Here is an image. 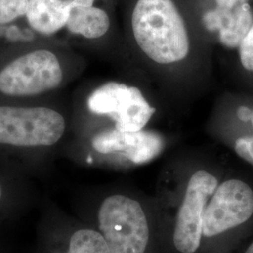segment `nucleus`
<instances>
[{
	"instance_id": "obj_12",
	"label": "nucleus",
	"mask_w": 253,
	"mask_h": 253,
	"mask_svg": "<svg viewBox=\"0 0 253 253\" xmlns=\"http://www.w3.org/2000/svg\"><path fill=\"white\" fill-rule=\"evenodd\" d=\"M63 253H111L103 236L97 229L80 228L70 236Z\"/></svg>"
},
{
	"instance_id": "obj_10",
	"label": "nucleus",
	"mask_w": 253,
	"mask_h": 253,
	"mask_svg": "<svg viewBox=\"0 0 253 253\" xmlns=\"http://www.w3.org/2000/svg\"><path fill=\"white\" fill-rule=\"evenodd\" d=\"M70 0H29L26 17L37 32L51 35L67 26Z\"/></svg>"
},
{
	"instance_id": "obj_14",
	"label": "nucleus",
	"mask_w": 253,
	"mask_h": 253,
	"mask_svg": "<svg viewBox=\"0 0 253 253\" xmlns=\"http://www.w3.org/2000/svg\"><path fill=\"white\" fill-rule=\"evenodd\" d=\"M252 126V130L245 135L236 137L233 140L232 146L235 153L246 163L253 166V109L250 118L247 119ZM246 121V120H241Z\"/></svg>"
},
{
	"instance_id": "obj_8",
	"label": "nucleus",
	"mask_w": 253,
	"mask_h": 253,
	"mask_svg": "<svg viewBox=\"0 0 253 253\" xmlns=\"http://www.w3.org/2000/svg\"><path fill=\"white\" fill-rule=\"evenodd\" d=\"M253 24L249 0H214L201 18V34L208 45L235 50Z\"/></svg>"
},
{
	"instance_id": "obj_17",
	"label": "nucleus",
	"mask_w": 253,
	"mask_h": 253,
	"mask_svg": "<svg viewBox=\"0 0 253 253\" xmlns=\"http://www.w3.org/2000/svg\"><path fill=\"white\" fill-rule=\"evenodd\" d=\"M243 253H253V241L246 248V250H245Z\"/></svg>"
},
{
	"instance_id": "obj_5",
	"label": "nucleus",
	"mask_w": 253,
	"mask_h": 253,
	"mask_svg": "<svg viewBox=\"0 0 253 253\" xmlns=\"http://www.w3.org/2000/svg\"><path fill=\"white\" fill-rule=\"evenodd\" d=\"M92 114L107 117L119 131L137 132L148 128L159 113L150 95L143 87L124 82H107L87 98Z\"/></svg>"
},
{
	"instance_id": "obj_2",
	"label": "nucleus",
	"mask_w": 253,
	"mask_h": 253,
	"mask_svg": "<svg viewBox=\"0 0 253 253\" xmlns=\"http://www.w3.org/2000/svg\"><path fill=\"white\" fill-rule=\"evenodd\" d=\"M222 179L212 161L186 156L163 171L153 197L166 253H200L208 202Z\"/></svg>"
},
{
	"instance_id": "obj_9",
	"label": "nucleus",
	"mask_w": 253,
	"mask_h": 253,
	"mask_svg": "<svg viewBox=\"0 0 253 253\" xmlns=\"http://www.w3.org/2000/svg\"><path fill=\"white\" fill-rule=\"evenodd\" d=\"M166 144L164 135L149 128L125 132L111 127L96 133L91 139L94 151L100 155H115L128 167L152 162L163 153Z\"/></svg>"
},
{
	"instance_id": "obj_15",
	"label": "nucleus",
	"mask_w": 253,
	"mask_h": 253,
	"mask_svg": "<svg viewBox=\"0 0 253 253\" xmlns=\"http://www.w3.org/2000/svg\"><path fill=\"white\" fill-rule=\"evenodd\" d=\"M239 61L245 71L253 73V24L237 48Z\"/></svg>"
},
{
	"instance_id": "obj_13",
	"label": "nucleus",
	"mask_w": 253,
	"mask_h": 253,
	"mask_svg": "<svg viewBox=\"0 0 253 253\" xmlns=\"http://www.w3.org/2000/svg\"><path fill=\"white\" fill-rule=\"evenodd\" d=\"M29 0H0V25L27 14Z\"/></svg>"
},
{
	"instance_id": "obj_7",
	"label": "nucleus",
	"mask_w": 253,
	"mask_h": 253,
	"mask_svg": "<svg viewBox=\"0 0 253 253\" xmlns=\"http://www.w3.org/2000/svg\"><path fill=\"white\" fill-rule=\"evenodd\" d=\"M63 71L55 54L37 50L20 56L0 72V92L12 97L35 96L57 88Z\"/></svg>"
},
{
	"instance_id": "obj_6",
	"label": "nucleus",
	"mask_w": 253,
	"mask_h": 253,
	"mask_svg": "<svg viewBox=\"0 0 253 253\" xmlns=\"http://www.w3.org/2000/svg\"><path fill=\"white\" fill-rule=\"evenodd\" d=\"M63 116L47 107L0 106V144L50 146L62 138Z\"/></svg>"
},
{
	"instance_id": "obj_16",
	"label": "nucleus",
	"mask_w": 253,
	"mask_h": 253,
	"mask_svg": "<svg viewBox=\"0 0 253 253\" xmlns=\"http://www.w3.org/2000/svg\"><path fill=\"white\" fill-rule=\"evenodd\" d=\"M72 7H92L96 0H70Z\"/></svg>"
},
{
	"instance_id": "obj_18",
	"label": "nucleus",
	"mask_w": 253,
	"mask_h": 253,
	"mask_svg": "<svg viewBox=\"0 0 253 253\" xmlns=\"http://www.w3.org/2000/svg\"><path fill=\"white\" fill-rule=\"evenodd\" d=\"M2 197V189H1V186H0V199Z\"/></svg>"
},
{
	"instance_id": "obj_3",
	"label": "nucleus",
	"mask_w": 253,
	"mask_h": 253,
	"mask_svg": "<svg viewBox=\"0 0 253 253\" xmlns=\"http://www.w3.org/2000/svg\"><path fill=\"white\" fill-rule=\"evenodd\" d=\"M97 230L111 253H166L153 198L116 192L101 200Z\"/></svg>"
},
{
	"instance_id": "obj_11",
	"label": "nucleus",
	"mask_w": 253,
	"mask_h": 253,
	"mask_svg": "<svg viewBox=\"0 0 253 253\" xmlns=\"http://www.w3.org/2000/svg\"><path fill=\"white\" fill-rule=\"evenodd\" d=\"M67 28L74 35L88 40H98L105 36L111 27L108 13L99 7H72Z\"/></svg>"
},
{
	"instance_id": "obj_4",
	"label": "nucleus",
	"mask_w": 253,
	"mask_h": 253,
	"mask_svg": "<svg viewBox=\"0 0 253 253\" xmlns=\"http://www.w3.org/2000/svg\"><path fill=\"white\" fill-rule=\"evenodd\" d=\"M253 217V187L240 178H222L205 212L200 253H228L231 237Z\"/></svg>"
},
{
	"instance_id": "obj_1",
	"label": "nucleus",
	"mask_w": 253,
	"mask_h": 253,
	"mask_svg": "<svg viewBox=\"0 0 253 253\" xmlns=\"http://www.w3.org/2000/svg\"><path fill=\"white\" fill-rule=\"evenodd\" d=\"M136 63L170 90H195L211 68V47L174 0H136L129 18Z\"/></svg>"
}]
</instances>
